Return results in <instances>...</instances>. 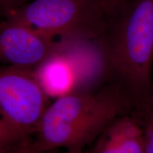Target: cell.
<instances>
[{
	"mask_svg": "<svg viewBox=\"0 0 153 153\" xmlns=\"http://www.w3.org/2000/svg\"><path fill=\"white\" fill-rule=\"evenodd\" d=\"M137 103L120 86L99 91H76L58 97L42 116L34 140L44 152L83 150L115 119Z\"/></svg>",
	"mask_w": 153,
	"mask_h": 153,
	"instance_id": "6da1fadb",
	"label": "cell"
},
{
	"mask_svg": "<svg viewBox=\"0 0 153 153\" xmlns=\"http://www.w3.org/2000/svg\"><path fill=\"white\" fill-rule=\"evenodd\" d=\"M151 112H152V114L153 116V101L152 102V104H151Z\"/></svg>",
	"mask_w": 153,
	"mask_h": 153,
	"instance_id": "9a60e30c",
	"label": "cell"
},
{
	"mask_svg": "<svg viewBox=\"0 0 153 153\" xmlns=\"http://www.w3.org/2000/svg\"><path fill=\"white\" fill-rule=\"evenodd\" d=\"M127 114L116 119L118 135V153H145L143 122Z\"/></svg>",
	"mask_w": 153,
	"mask_h": 153,
	"instance_id": "ba28073f",
	"label": "cell"
},
{
	"mask_svg": "<svg viewBox=\"0 0 153 153\" xmlns=\"http://www.w3.org/2000/svg\"><path fill=\"white\" fill-rule=\"evenodd\" d=\"M0 22H1V20H0Z\"/></svg>",
	"mask_w": 153,
	"mask_h": 153,
	"instance_id": "2e32d148",
	"label": "cell"
},
{
	"mask_svg": "<svg viewBox=\"0 0 153 153\" xmlns=\"http://www.w3.org/2000/svg\"><path fill=\"white\" fill-rule=\"evenodd\" d=\"M65 153H89V152H85L84 150H80V151H75V152H65Z\"/></svg>",
	"mask_w": 153,
	"mask_h": 153,
	"instance_id": "5bb4252c",
	"label": "cell"
},
{
	"mask_svg": "<svg viewBox=\"0 0 153 153\" xmlns=\"http://www.w3.org/2000/svg\"><path fill=\"white\" fill-rule=\"evenodd\" d=\"M30 69L0 67V119L24 137L36 133L48 95Z\"/></svg>",
	"mask_w": 153,
	"mask_h": 153,
	"instance_id": "277c9868",
	"label": "cell"
},
{
	"mask_svg": "<svg viewBox=\"0 0 153 153\" xmlns=\"http://www.w3.org/2000/svg\"><path fill=\"white\" fill-rule=\"evenodd\" d=\"M53 51L65 60L74 79L73 91H90L89 87L109 73L101 37L71 36L55 41Z\"/></svg>",
	"mask_w": 153,
	"mask_h": 153,
	"instance_id": "8992f818",
	"label": "cell"
},
{
	"mask_svg": "<svg viewBox=\"0 0 153 153\" xmlns=\"http://www.w3.org/2000/svg\"><path fill=\"white\" fill-rule=\"evenodd\" d=\"M0 153H53L44 152L38 149L29 137H26L0 150Z\"/></svg>",
	"mask_w": 153,
	"mask_h": 153,
	"instance_id": "9c48e42d",
	"label": "cell"
},
{
	"mask_svg": "<svg viewBox=\"0 0 153 153\" xmlns=\"http://www.w3.org/2000/svg\"><path fill=\"white\" fill-rule=\"evenodd\" d=\"M147 116L143 122L145 131V153H153V116L151 105L145 109Z\"/></svg>",
	"mask_w": 153,
	"mask_h": 153,
	"instance_id": "8fae6325",
	"label": "cell"
},
{
	"mask_svg": "<svg viewBox=\"0 0 153 153\" xmlns=\"http://www.w3.org/2000/svg\"><path fill=\"white\" fill-rule=\"evenodd\" d=\"M109 73L139 106L153 101V0H126L101 36Z\"/></svg>",
	"mask_w": 153,
	"mask_h": 153,
	"instance_id": "7a4b0ae2",
	"label": "cell"
},
{
	"mask_svg": "<svg viewBox=\"0 0 153 153\" xmlns=\"http://www.w3.org/2000/svg\"><path fill=\"white\" fill-rule=\"evenodd\" d=\"M101 0H31L7 17L56 41L101 37L108 16Z\"/></svg>",
	"mask_w": 153,
	"mask_h": 153,
	"instance_id": "3957f363",
	"label": "cell"
},
{
	"mask_svg": "<svg viewBox=\"0 0 153 153\" xmlns=\"http://www.w3.org/2000/svg\"><path fill=\"white\" fill-rule=\"evenodd\" d=\"M31 0H0V20H4Z\"/></svg>",
	"mask_w": 153,
	"mask_h": 153,
	"instance_id": "7c38bea8",
	"label": "cell"
},
{
	"mask_svg": "<svg viewBox=\"0 0 153 153\" xmlns=\"http://www.w3.org/2000/svg\"><path fill=\"white\" fill-rule=\"evenodd\" d=\"M55 42L28 25L6 18L0 23V62L37 68L51 54Z\"/></svg>",
	"mask_w": 153,
	"mask_h": 153,
	"instance_id": "5b68a950",
	"label": "cell"
},
{
	"mask_svg": "<svg viewBox=\"0 0 153 153\" xmlns=\"http://www.w3.org/2000/svg\"><path fill=\"white\" fill-rule=\"evenodd\" d=\"M36 68V77L48 96L60 97L73 91L72 70L60 55L52 51L46 60Z\"/></svg>",
	"mask_w": 153,
	"mask_h": 153,
	"instance_id": "52a82bcc",
	"label": "cell"
},
{
	"mask_svg": "<svg viewBox=\"0 0 153 153\" xmlns=\"http://www.w3.org/2000/svg\"><path fill=\"white\" fill-rule=\"evenodd\" d=\"M103 4H104L105 9H106L107 12L109 14L110 12L116 9L118 6L122 4L126 0H101Z\"/></svg>",
	"mask_w": 153,
	"mask_h": 153,
	"instance_id": "4fadbf2b",
	"label": "cell"
},
{
	"mask_svg": "<svg viewBox=\"0 0 153 153\" xmlns=\"http://www.w3.org/2000/svg\"><path fill=\"white\" fill-rule=\"evenodd\" d=\"M26 137H28L22 136L16 133L0 119V150Z\"/></svg>",
	"mask_w": 153,
	"mask_h": 153,
	"instance_id": "30bf717a",
	"label": "cell"
}]
</instances>
